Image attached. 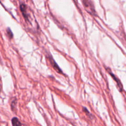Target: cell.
Instances as JSON below:
<instances>
[{
	"label": "cell",
	"instance_id": "obj_1",
	"mask_svg": "<svg viewBox=\"0 0 126 126\" xmlns=\"http://www.w3.org/2000/svg\"><path fill=\"white\" fill-rule=\"evenodd\" d=\"M82 2L87 12L92 15H94L95 14V11L93 5L89 0H82Z\"/></svg>",
	"mask_w": 126,
	"mask_h": 126
},
{
	"label": "cell",
	"instance_id": "obj_2",
	"mask_svg": "<svg viewBox=\"0 0 126 126\" xmlns=\"http://www.w3.org/2000/svg\"><path fill=\"white\" fill-rule=\"evenodd\" d=\"M47 57L49 62H50V63L51 64V65L52 66V67L54 68V70H56V71H57L59 73L62 74V71L61 69L60 68V67L59 66V65L56 63V62H55V60H54V59L52 58V57L51 55H48V56H47Z\"/></svg>",
	"mask_w": 126,
	"mask_h": 126
},
{
	"label": "cell",
	"instance_id": "obj_3",
	"mask_svg": "<svg viewBox=\"0 0 126 126\" xmlns=\"http://www.w3.org/2000/svg\"><path fill=\"white\" fill-rule=\"evenodd\" d=\"M107 70L108 71V73H109L110 75H111V77H112V78H113V79H114V81H116V83H117V85H118V88H119V91H120L121 92V91H123V85H122V84H121V82L120 80H119V79L118 78L116 77L115 75H114V74L112 73L110 69L109 68H107Z\"/></svg>",
	"mask_w": 126,
	"mask_h": 126
},
{
	"label": "cell",
	"instance_id": "obj_4",
	"mask_svg": "<svg viewBox=\"0 0 126 126\" xmlns=\"http://www.w3.org/2000/svg\"><path fill=\"white\" fill-rule=\"evenodd\" d=\"M20 11L22 12V15L24 17V18H25L26 20H27L28 18V14H27V6H26L25 4H22L20 6Z\"/></svg>",
	"mask_w": 126,
	"mask_h": 126
},
{
	"label": "cell",
	"instance_id": "obj_5",
	"mask_svg": "<svg viewBox=\"0 0 126 126\" xmlns=\"http://www.w3.org/2000/svg\"><path fill=\"white\" fill-rule=\"evenodd\" d=\"M11 122H12V126H22V124H21L20 121L18 119V118H16V117L12 118Z\"/></svg>",
	"mask_w": 126,
	"mask_h": 126
},
{
	"label": "cell",
	"instance_id": "obj_6",
	"mask_svg": "<svg viewBox=\"0 0 126 126\" xmlns=\"http://www.w3.org/2000/svg\"><path fill=\"white\" fill-rule=\"evenodd\" d=\"M6 31H7V34L9 36V38L10 39H12V38H13V33H12V31L11 30V29H10L9 28H7V30Z\"/></svg>",
	"mask_w": 126,
	"mask_h": 126
},
{
	"label": "cell",
	"instance_id": "obj_7",
	"mask_svg": "<svg viewBox=\"0 0 126 126\" xmlns=\"http://www.w3.org/2000/svg\"><path fill=\"white\" fill-rule=\"evenodd\" d=\"M16 103H17V100H16V98H15L14 100L12 101V103H11V108H12V110H14V107H16Z\"/></svg>",
	"mask_w": 126,
	"mask_h": 126
},
{
	"label": "cell",
	"instance_id": "obj_8",
	"mask_svg": "<svg viewBox=\"0 0 126 126\" xmlns=\"http://www.w3.org/2000/svg\"><path fill=\"white\" fill-rule=\"evenodd\" d=\"M82 110H83L84 112H85V113H86V114H87V116L89 115V116H91V114H90L89 111L88 110H87V108H85V107H83V108H82Z\"/></svg>",
	"mask_w": 126,
	"mask_h": 126
}]
</instances>
